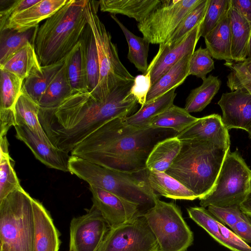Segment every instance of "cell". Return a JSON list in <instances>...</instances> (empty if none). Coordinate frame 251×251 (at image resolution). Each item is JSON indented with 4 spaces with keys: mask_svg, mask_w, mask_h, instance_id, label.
<instances>
[{
    "mask_svg": "<svg viewBox=\"0 0 251 251\" xmlns=\"http://www.w3.org/2000/svg\"><path fill=\"white\" fill-rule=\"evenodd\" d=\"M251 58V32L250 41H249V43L248 54H247V57L246 59H249V58Z\"/></svg>",
    "mask_w": 251,
    "mask_h": 251,
    "instance_id": "51",
    "label": "cell"
},
{
    "mask_svg": "<svg viewBox=\"0 0 251 251\" xmlns=\"http://www.w3.org/2000/svg\"><path fill=\"white\" fill-rule=\"evenodd\" d=\"M198 119V118L192 116L184 108L174 104L164 112L152 118L148 126L171 129L179 133Z\"/></svg>",
    "mask_w": 251,
    "mask_h": 251,
    "instance_id": "34",
    "label": "cell"
},
{
    "mask_svg": "<svg viewBox=\"0 0 251 251\" xmlns=\"http://www.w3.org/2000/svg\"><path fill=\"white\" fill-rule=\"evenodd\" d=\"M224 65L230 70L226 84L231 91L243 88L251 94V75L242 63L227 61Z\"/></svg>",
    "mask_w": 251,
    "mask_h": 251,
    "instance_id": "42",
    "label": "cell"
},
{
    "mask_svg": "<svg viewBox=\"0 0 251 251\" xmlns=\"http://www.w3.org/2000/svg\"><path fill=\"white\" fill-rule=\"evenodd\" d=\"M32 205L34 251H59V232L50 214L40 202L33 198Z\"/></svg>",
    "mask_w": 251,
    "mask_h": 251,
    "instance_id": "18",
    "label": "cell"
},
{
    "mask_svg": "<svg viewBox=\"0 0 251 251\" xmlns=\"http://www.w3.org/2000/svg\"><path fill=\"white\" fill-rule=\"evenodd\" d=\"M147 179L150 187L158 196L189 201L198 199L192 191L165 172L147 170Z\"/></svg>",
    "mask_w": 251,
    "mask_h": 251,
    "instance_id": "22",
    "label": "cell"
},
{
    "mask_svg": "<svg viewBox=\"0 0 251 251\" xmlns=\"http://www.w3.org/2000/svg\"><path fill=\"white\" fill-rule=\"evenodd\" d=\"M176 89H173L154 100L141 106L135 113L125 118V123L129 126L137 128L148 127V124L152 118L163 113L174 104L176 95Z\"/></svg>",
    "mask_w": 251,
    "mask_h": 251,
    "instance_id": "27",
    "label": "cell"
},
{
    "mask_svg": "<svg viewBox=\"0 0 251 251\" xmlns=\"http://www.w3.org/2000/svg\"><path fill=\"white\" fill-rule=\"evenodd\" d=\"M69 251H74V250L73 248V247L70 245H69Z\"/></svg>",
    "mask_w": 251,
    "mask_h": 251,
    "instance_id": "52",
    "label": "cell"
},
{
    "mask_svg": "<svg viewBox=\"0 0 251 251\" xmlns=\"http://www.w3.org/2000/svg\"><path fill=\"white\" fill-rule=\"evenodd\" d=\"M0 201L22 187L12 166L9 152L0 151Z\"/></svg>",
    "mask_w": 251,
    "mask_h": 251,
    "instance_id": "39",
    "label": "cell"
},
{
    "mask_svg": "<svg viewBox=\"0 0 251 251\" xmlns=\"http://www.w3.org/2000/svg\"><path fill=\"white\" fill-rule=\"evenodd\" d=\"M99 1L87 0L85 12L88 24L94 35L100 65V78L93 96L104 100L116 87L134 81L132 76L120 60L116 45L98 15ZM91 94V93H90Z\"/></svg>",
    "mask_w": 251,
    "mask_h": 251,
    "instance_id": "7",
    "label": "cell"
},
{
    "mask_svg": "<svg viewBox=\"0 0 251 251\" xmlns=\"http://www.w3.org/2000/svg\"><path fill=\"white\" fill-rule=\"evenodd\" d=\"M65 60L41 66L34 71L24 80L22 91L38 103L42 95L64 65Z\"/></svg>",
    "mask_w": 251,
    "mask_h": 251,
    "instance_id": "30",
    "label": "cell"
},
{
    "mask_svg": "<svg viewBox=\"0 0 251 251\" xmlns=\"http://www.w3.org/2000/svg\"><path fill=\"white\" fill-rule=\"evenodd\" d=\"M69 172L94 186L138 205L143 214L159 198L149 185L147 169L127 173L109 169L84 158L71 155Z\"/></svg>",
    "mask_w": 251,
    "mask_h": 251,
    "instance_id": "5",
    "label": "cell"
},
{
    "mask_svg": "<svg viewBox=\"0 0 251 251\" xmlns=\"http://www.w3.org/2000/svg\"><path fill=\"white\" fill-rule=\"evenodd\" d=\"M228 14L232 61L242 62L247 57L251 27L249 22L230 4Z\"/></svg>",
    "mask_w": 251,
    "mask_h": 251,
    "instance_id": "21",
    "label": "cell"
},
{
    "mask_svg": "<svg viewBox=\"0 0 251 251\" xmlns=\"http://www.w3.org/2000/svg\"><path fill=\"white\" fill-rule=\"evenodd\" d=\"M40 110L39 104L22 90L14 107L16 125L26 126L43 140L51 144L40 124Z\"/></svg>",
    "mask_w": 251,
    "mask_h": 251,
    "instance_id": "25",
    "label": "cell"
},
{
    "mask_svg": "<svg viewBox=\"0 0 251 251\" xmlns=\"http://www.w3.org/2000/svg\"><path fill=\"white\" fill-rule=\"evenodd\" d=\"M151 87V70L148 69L142 75L136 76L130 89V94L141 106L146 103L148 94Z\"/></svg>",
    "mask_w": 251,
    "mask_h": 251,
    "instance_id": "45",
    "label": "cell"
},
{
    "mask_svg": "<svg viewBox=\"0 0 251 251\" xmlns=\"http://www.w3.org/2000/svg\"><path fill=\"white\" fill-rule=\"evenodd\" d=\"M133 82L116 87L104 100H100L89 92L76 93L56 107H40L39 121L51 144L71 152L106 122L135 113L138 103L130 93Z\"/></svg>",
    "mask_w": 251,
    "mask_h": 251,
    "instance_id": "1",
    "label": "cell"
},
{
    "mask_svg": "<svg viewBox=\"0 0 251 251\" xmlns=\"http://www.w3.org/2000/svg\"><path fill=\"white\" fill-rule=\"evenodd\" d=\"M231 229L245 242L251 243V219L249 216L244 213Z\"/></svg>",
    "mask_w": 251,
    "mask_h": 251,
    "instance_id": "46",
    "label": "cell"
},
{
    "mask_svg": "<svg viewBox=\"0 0 251 251\" xmlns=\"http://www.w3.org/2000/svg\"><path fill=\"white\" fill-rule=\"evenodd\" d=\"M241 63L251 75V58L246 59L244 61Z\"/></svg>",
    "mask_w": 251,
    "mask_h": 251,
    "instance_id": "50",
    "label": "cell"
},
{
    "mask_svg": "<svg viewBox=\"0 0 251 251\" xmlns=\"http://www.w3.org/2000/svg\"><path fill=\"white\" fill-rule=\"evenodd\" d=\"M41 66L34 45L28 43L0 65V69L9 72L24 81Z\"/></svg>",
    "mask_w": 251,
    "mask_h": 251,
    "instance_id": "28",
    "label": "cell"
},
{
    "mask_svg": "<svg viewBox=\"0 0 251 251\" xmlns=\"http://www.w3.org/2000/svg\"><path fill=\"white\" fill-rule=\"evenodd\" d=\"M158 245V251H187L194 235L179 207L157 199L143 214Z\"/></svg>",
    "mask_w": 251,
    "mask_h": 251,
    "instance_id": "8",
    "label": "cell"
},
{
    "mask_svg": "<svg viewBox=\"0 0 251 251\" xmlns=\"http://www.w3.org/2000/svg\"><path fill=\"white\" fill-rule=\"evenodd\" d=\"M181 145V141L176 136L158 142L148 157L146 169L149 171L165 172L177 157Z\"/></svg>",
    "mask_w": 251,
    "mask_h": 251,
    "instance_id": "26",
    "label": "cell"
},
{
    "mask_svg": "<svg viewBox=\"0 0 251 251\" xmlns=\"http://www.w3.org/2000/svg\"><path fill=\"white\" fill-rule=\"evenodd\" d=\"M202 0H164L141 23L138 30L150 44H164L185 16Z\"/></svg>",
    "mask_w": 251,
    "mask_h": 251,
    "instance_id": "10",
    "label": "cell"
},
{
    "mask_svg": "<svg viewBox=\"0 0 251 251\" xmlns=\"http://www.w3.org/2000/svg\"><path fill=\"white\" fill-rule=\"evenodd\" d=\"M250 190H251V177H250Z\"/></svg>",
    "mask_w": 251,
    "mask_h": 251,
    "instance_id": "53",
    "label": "cell"
},
{
    "mask_svg": "<svg viewBox=\"0 0 251 251\" xmlns=\"http://www.w3.org/2000/svg\"><path fill=\"white\" fill-rule=\"evenodd\" d=\"M40 0H0V29L12 15L24 10L39 2Z\"/></svg>",
    "mask_w": 251,
    "mask_h": 251,
    "instance_id": "43",
    "label": "cell"
},
{
    "mask_svg": "<svg viewBox=\"0 0 251 251\" xmlns=\"http://www.w3.org/2000/svg\"><path fill=\"white\" fill-rule=\"evenodd\" d=\"M98 251H158V245L142 214L109 227Z\"/></svg>",
    "mask_w": 251,
    "mask_h": 251,
    "instance_id": "11",
    "label": "cell"
},
{
    "mask_svg": "<svg viewBox=\"0 0 251 251\" xmlns=\"http://www.w3.org/2000/svg\"><path fill=\"white\" fill-rule=\"evenodd\" d=\"M0 110L14 109L23 88L24 80L16 75L0 69Z\"/></svg>",
    "mask_w": 251,
    "mask_h": 251,
    "instance_id": "37",
    "label": "cell"
},
{
    "mask_svg": "<svg viewBox=\"0 0 251 251\" xmlns=\"http://www.w3.org/2000/svg\"><path fill=\"white\" fill-rule=\"evenodd\" d=\"M164 0H101L102 12L122 14L134 19L138 23L144 21Z\"/></svg>",
    "mask_w": 251,
    "mask_h": 251,
    "instance_id": "20",
    "label": "cell"
},
{
    "mask_svg": "<svg viewBox=\"0 0 251 251\" xmlns=\"http://www.w3.org/2000/svg\"><path fill=\"white\" fill-rule=\"evenodd\" d=\"M208 2L209 0H202L190 11L181 21L171 37L164 44L159 46L172 47L201 23L205 16Z\"/></svg>",
    "mask_w": 251,
    "mask_h": 251,
    "instance_id": "38",
    "label": "cell"
},
{
    "mask_svg": "<svg viewBox=\"0 0 251 251\" xmlns=\"http://www.w3.org/2000/svg\"><path fill=\"white\" fill-rule=\"evenodd\" d=\"M16 137L23 141L31 151L35 157L47 167L69 172V153L43 140L24 125H16Z\"/></svg>",
    "mask_w": 251,
    "mask_h": 251,
    "instance_id": "16",
    "label": "cell"
},
{
    "mask_svg": "<svg viewBox=\"0 0 251 251\" xmlns=\"http://www.w3.org/2000/svg\"><path fill=\"white\" fill-rule=\"evenodd\" d=\"M125 118H115L96 129L71 152L105 167L127 173L146 169L148 157L159 142L178 133L168 128H137L126 125Z\"/></svg>",
    "mask_w": 251,
    "mask_h": 251,
    "instance_id": "2",
    "label": "cell"
},
{
    "mask_svg": "<svg viewBox=\"0 0 251 251\" xmlns=\"http://www.w3.org/2000/svg\"><path fill=\"white\" fill-rule=\"evenodd\" d=\"M65 63L72 94L88 92L83 50L80 41L67 56Z\"/></svg>",
    "mask_w": 251,
    "mask_h": 251,
    "instance_id": "32",
    "label": "cell"
},
{
    "mask_svg": "<svg viewBox=\"0 0 251 251\" xmlns=\"http://www.w3.org/2000/svg\"><path fill=\"white\" fill-rule=\"evenodd\" d=\"M181 148L165 172L200 200L213 189L229 149L206 140H182Z\"/></svg>",
    "mask_w": 251,
    "mask_h": 251,
    "instance_id": "4",
    "label": "cell"
},
{
    "mask_svg": "<svg viewBox=\"0 0 251 251\" xmlns=\"http://www.w3.org/2000/svg\"><path fill=\"white\" fill-rule=\"evenodd\" d=\"M251 170L237 151L227 153L211 192L200 199L206 208L240 206L250 191Z\"/></svg>",
    "mask_w": 251,
    "mask_h": 251,
    "instance_id": "9",
    "label": "cell"
},
{
    "mask_svg": "<svg viewBox=\"0 0 251 251\" xmlns=\"http://www.w3.org/2000/svg\"><path fill=\"white\" fill-rule=\"evenodd\" d=\"M239 206L242 212L251 218V190Z\"/></svg>",
    "mask_w": 251,
    "mask_h": 251,
    "instance_id": "49",
    "label": "cell"
},
{
    "mask_svg": "<svg viewBox=\"0 0 251 251\" xmlns=\"http://www.w3.org/2000/svg\"><path fill=\"white\" fill-rule=\"evenodd\" d=\"M228 10L204 38L212 57L217 60L232 61L231 54V31Z\"/></svg>",
    "mask_w": 251,
    "mask_h": 251,
    "instance_id": "23",
    "label": "cell"
},
{
    "mask_svg": "<svg viewBox=\"0 0 251 251\" xmlns=\"http://www.w3.org/2000/svg\"><path fill=\"white\" fill-rule=\"evenodd\" d=\"M176 137L180 140H200L210 141L226 149L230 148L228 130L224 124L222 117L213 114L198 119L181 132Z\"/></svg>",
    "mask_w": 251,
    "mask_h": 251,
    "instance_id": "17",
    "label": "cell"
},
{
    "mask_svg": "<svg viewBox=\"0 0 251 251\" xmlns=\"http://www.w3.org/2000/svg\"><path fill=\"white\" fill-rule=\"evenodd\" d=\"M72 94L66 70L65 63L40 98L41 108H52L58 106Z\"/></svg>",
    "mask_w": 251,
    "mask_h": 251,
    "instance_id": "36",
    "label": "cell"
},
{
    "mask_svg": "<svg viewBox=\"0 0 251 251\" xmlns=\"http://www.w3.org/2000/svg\"><path fill=\"white\" fill-rule=\"evenodd\" d=\"M201 23L172 47L159 46L157 53L148 68L151 70V86L184 56L194 52L200 38Z\"/></svg>",
    "mask_w": 251,
    "mask_h": 251,
    "instance_id": "15",
    "label": "cell"
},
{
    "mask_svg": "<svg viewBox=\"0 0 251 251\" xmlns=\"http://www.w3.org/2000/svg\"><path fill=\"white\" fill-rule=\"evenodd\" d=\"M109 226L94 205L87 212L73 218L70 226V245L74 251H98Z\"/></svg>",
    "mask_w": 251,
    "mask_h": 251,
    "instance_id": "12",
    "label": "cell"
},
{
    "mask_svg": "<svg viewBox=\"0 0 251 251\" xmlns=\"http://www.w3.org/2000/svg\"><path fill=\"white\" fill-rule=\"evenodd\" d=\"M111 17L122 29L128 46L127 58L137 70L144 74L148 68V57L149 42L143 37L137 36L128 30L115 15Z\"/></svg>",
    "mask_w": 251,
    "mask_h": 251,
    "instance_id": "35",
    "label": "cell"
},
{
    "mask_svg": "<svg viewBox=\"0 0 251 251\" xmlns=\"http://www.w3.org/2000/svg\"><path fill=\"white\" fill-rule=\"evenodd\" d=\"M221 85L218 76L208 75L200 86L191 91L186 100L185 109L189 113L201 111L211 102Z\"/></svg>",
    "mask_w": 251,
    "mask_h": 251,
    "instance_id": "33",
    "label": "cell"
},
{
    "mask_svg": "<svg viewBox=\"0 0 251 251\" xmlns=\"http://www.w3.org/2000/svg\"><path fill=\"white\" fill-rule=\"evenodd\" d=\"M39 25L24 31L10 28L0 30V65L26 44H34Z\"/></svg>",
    "mask_w": 251,
    "mask_h": 251,
    "instance_id": "31",
    "label": "cell"
},
{
    "mask_svg": "<svg viewBox=\"0 0 251 251\" xmlns=\"http://www.w3.org/2000/svg\"><path fill=\"white\" fill-rule=\"evenodd\" d=\"M80 41L83 50L87 91L93 95L99 83L100 65L95 40L88 24Z\"/></svg>",
    "mask_w": 251,
    "mask_h": 251,
    "instance_id": "29",
    "label": "cell"
},
{
    "mask_svg": "<svg viewBox=\"0 0 251 251\" xmlns=\"http://www.w3.org/2000/svg\"><path fill=\"white\" fill-rule=\"evenodd\" d=\"M222 111V119L228 130L242 129L251 139V94L241 88L223 93L218 102Z\"/></svg>",
    "mask_w": 251,
    "mask_h": 251,
    "instance_id": "14",
    "label": "cell"
},
{
    "mask_svg": "<svg viewBox=\"0 0 251 251\" xmlns=\"http://www.w3.org/2000/svg\"><path fill=\"white\" fill-rule=\"evenodd\" d=\"M192 54L184 56L151 86L146 103L154 100L183 83L188 76L189 61Z\"/></svg>",
    "mask_w": 251,
    "mask_h": 251,
    "instance_id": "24",
    "label": "cell"
},
{
    "mask_svg": "<svg viewBox=\"0 0 251 251\" xmlns=\"http://www.w3.org/2000/svg\"><path fill=\"white\" fill-rule=\"evenodd\" d=\"M93 205L101 213L109 227L118 226L143 214L139 206L114 194L89 186Z\"/></svg>",
    "mask_w": 251,
    "mask_h": 251,
    "instance_id": "13",
    "label": "cell"
},
{
    "mask_svg": "<svg viewBox=\"0 0 251 251\" xmlns=\"http://www.w3.org/2000/svg\"><path fill=\"white\" fill-rule=\"evenodd\" d=\"M32 199L21 187L0 201V251H34Z\"/></svg>",
    "mask_w": 251,
    "mask_h": 251,
    "instance_id": "6",
    "label": "cell"
},
{
    "mask_svg": "<svg viewBox=\"0 0 251 251\" xmlns=\"http://www.w3.org/2000/svg\"><path fill=\"white\" fill-rule=\"evenodd\" d=\"M208 211L219 221L231 228L240 219L243 212L239 206L218 207L210 205Z\"/></svg>",
    "mask_w": 251,
    "mask_h": 251,
    "instance_id": "44",
    "label": "cell"
},
{
    "mask_svg": "<svg viewBox=\"0 0 251 251\" xmlns=\"http://www.w3.org/2000/svg\"><path fill=\"white\" fill-rule=\"evenodd\" d=\"M230 0H209L204 18L201 22L199 35L205 36L219 23L228 11Z\"/></svg>",
    "mask_w": 251,
    "mask_h": 251,
    "instance_id": "40",
    "label": "cell"
},
{
    "mask_svg": "<svg viewBox=\"0 0 251 251\" xmlns=\"http://www.w3.org/2000/svg\"><path fill=\"white\" fill-rule=\"evenodd\" d=\"M87 0H68L38 30L34 44L42 66L65 60L80 41L88 25Z\"/></svg>",
    "mask_w": 251,
    "mask_h": 251,
    "instance_id": "3",
    "label": "cell"
},
{
    "mask_svg": "<svg viewBox=\"0 0 251 251\" xmlns=\"http://www.w3.org/2000/svg\"><path fill=\"white\" fill-rule=\"evenodd\" d=\"M207 48L200 47L192 54L189 64L188 75L204 80L206 75L214 69V62Z\"/></svg>",
    "mask_w": 251,
    "mask_h": 251,
    "instance_id": "41",
    "label": "cell"
},
{
    "mask_svg": "<svg viewBox=\"0 0 251 251\" xmlns=\"http://www.w3.org/2000/svg\"><path fill=\"white\" fill-rule=\"evenodd\" d=\"M230 4L249 22L251 27V0H230Z\"/></svg>",
    "mask_w": 251,
    "mask_h": 251,
    "instance_id": "48",
    "label": "cell"
},
{
    "mask_svg": "<svg viewBox=\"0 0 251 251\" xmlns=\"http://www.w3.org/2000/svg\"><path fill=\"white\" fill-rule=\"evenodd\" d=\"M16 124L14 109L0 110V137L6 136L10 127Z\"/></svg>",
    "mask_w": 251,
    "mask_h": 251,
    "instance_id": "47",
    "label": "cell"
},
{
    "mask_svg": "<svg viewBox=\"0 0 251 251\" xmlns=\"http://www.w3.org/2000/svg\"><path fill=\"white\" fill-rule=\"evenodd\" d=\"M68 0H40L39 2L10 17L3 27L24 31L39 25L64 5Z\"/></svg>",
    "mask_w": 251,
    "mask_h": 251,
    "instance_id": "19",
    "label": "cell"
}]
</instances>
